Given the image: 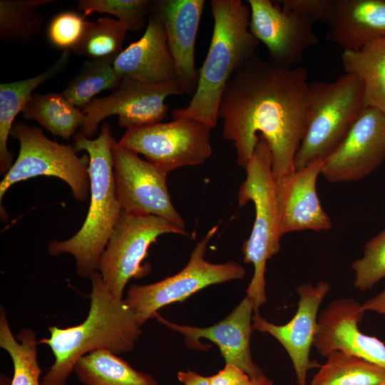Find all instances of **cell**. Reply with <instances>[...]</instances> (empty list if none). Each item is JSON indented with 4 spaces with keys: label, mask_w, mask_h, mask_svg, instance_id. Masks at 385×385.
Listing matches in <instances>:
<instances>
[{
    "label": "cell",
    "mask_w": 385,
    "mask_h": 385,
    "mask_svg": "<svg viewBox=\"0 0 385 385\" xmlns=\"http://www.w3.org/2000/svg\"><path fill=\"white\" fill-rule=\"evenodd\" d=\"M323 160L297 170L276 183V196L280 232L300 230H327L332 222L323 210L316 184L321 174Z\"/></svg>",
    "instance_id": "19"
},
{
    "label": "cell",
    "mask_w": 385,
    "mask_h": 385,
    "mask_svg": "<svg viewBox=\"0 0 385 385\" xmlns=\"http://www.w3.org/2000/svg\"><path fill=\"white\" fill-rule=\"evenodd\" d=\"M90 279V307L84 321L66 328L51 326L49 337L38 341L48 345L54 356L42 385H66L76 364L85 355L98 349L116 354L129 352L140 337L141 326L125 299L113 294L98 271Z\"/></svg>",
    "instance_id": "2"
},
{
    "label": "cell",
    "mask_w": 385,
    "mask_h": 385,
    "mask_svg": "<svg viewBox=\"0 0 385 385\" xmlns=\"http://www.w3.org/2000/svg\"><path fill=\"white\" fill-rule=\"evenodd\" d=\"M210 130L197 120L178 118L127 129L118 143L169 173L180 167L200 165L211 156Z\"/></svg>",
    "instance_id": "10"
},
{
    "label": "cell",
    "mask_w": 385,
    "mask_h": 385,
    "mask_svg": "<svg viewBox=\"0 0 385 385\" xmlns=\"http://www.w3.org/2000/svg\"><path fill=\"white\" fill-rule=\"evenodd\" d=\"M27 120L37 121L53 135L65 140L73 136L86 121V115L72 104L63 93L33 95L22 111Z\"/></svg>",
    "instance_id": "25"
},
{
    "label": "cell",
    "mask_w": 385,
    "mask_h": 385,
    "mask_svg": "<svg viewBox=\"0 0 385 385\" xmlns=\"http://www.w3.org/2000/svg\"><path fill=\"white\" fill-rule=\"evenodd\" d=\"M326 38L343 51H356L385 37V0H334Z\"/></svg>",
    "instance_id": "21"
},
{
    "label": "cell",
    "mask_w": 385,
    "mask_h": 385,
    "mask_svg": "<svg viewBox=\"0 0 385 385\" xmlns=\"http://www.w3.org/2000/svg\"><path fill=\"white\" fill-rule=\"evenodd\" d=\"M272 163L268 144L262 135H259L255 149L245 168L246 178L237 195L239 206H244L251 201L255 208L250 235L242 246L244 262L254 266V274L246 296L253 302L255 314L259 313L260 308L267 301V262L279 252L282 236Z\"/></svg>",
    "instance_id": "5"
},
{
    "label": "cell",
    "mask_w": 385,
    "mask_h": 385,
    "mask_svg": "<svg viewBox=\"0 0 385 385\" xmlns=\"http://www.w3.org/2000/svg\"><path fill=\"white\" fill-rule=\"evenodd\" d=\"M114 68L123 78L145 83L177 81L163 24L151 8L145 33L119 53Z\"/></svg>",
    "instance_id": "20"
},
{
    "label": "cell",
    "mask_w": 385,
    "mask_h": 385,
    "mask_svg": "<svg viewBox=\"0 0 385 385\" xmlns=\"http://www.w3.org/2000/svg\"><path fill=\"white\" fill-rule=\"evenodd\" d=\"M204 6V0L151 1V10L159 16L165 31L177 81L186 96H192L197 87L195 48Z\"/></svg>",
    "instance_id": "18"
},
{
    "label": "cell",
    "mask_w": 385,
    "mask_h": 385,
    "mask_svg": "<svg viewBox=\"0 0 385 385\" xmlns=\"http://www.w3.org/2000/svg\"><path fill=\"white\" fill-rule=\"evenodd\" d=\"M361 308L364 312L370 311L385 315V287L381 292L362 303Z\"/></svg>",
    "instance_id": "36"
},
{
    "label": "cell",
    "mask_w": 385,
    "mask_h": 385,
    "mask_svg": "<svg viewBox=\"0 0 385 385\" xmlns=\"http://www.w3.org/2000/svg\"><path fill=\"white\" fill-rule=\"evenodd\" d=\"M127 31L118 20L109 17L89 21L81 41L72 51L89 59L118 56L123 51Z\"/></svg>",
    "instance_id": "30"
},
{
    "label": "cell",
    "mask_w": 385,
    "mask_h": 385,
    "mask_svg": "<svg viewBox=\"0 0 385 385\" xmlns=\"http://www.w3.org/2000/svg\"><path fill=\"white\" fill-rule=\"evenodd\" d=\"M149 0H79L77 7L83 17L93 12L116 16L128 31H138L147 26L150 13Z\"/></svg>",
    "instance_id": "31"
},
{
    "label": "cell",
    "mask_w": 385,
    "mask_h": 385,
    "mask_svg": "<svg viewBox=\"0 0 385 385\" xmlns=\"http://www.w3.org/2000/svg\"><path fill=\"white\" fill-rule=\"evenodd\" d=\"M254 313L253 302L245 296L240 304L222 321L207 327L182 325L172 322L156 313L154 317L170 329L183 334L188 347L205 349L200 342L206 339L219 348L225 364H234L252 379L263 374L261 369L253 361L250 339Z\"/></svg>",
    "instance_id": "16"
},
{
    "label": "cell",
    "mask_w": 385,
    "mask_h": 385,
    "mask_svg": "<svg viewBox=\"0 0 385 385\" xmlns=\"http://www.w3.org/2000/svg\"><path fill=\"white\" fill-rule=\"evenodd\" d=\"M38 344L36 333L24 328L14 336L6 312L0 309V347L10 356L14 374L10 385H42L41 369L38 361Z\"/></svg>",
    "instance_id": "27"
},
{
    "label": "cell",
    "mask_w": 385,
    "mask_h": 385,
    "mask_svg": "<svg viewBox=\"0 0 385 385\" xmlns=\"http://www.w3.org/2000/svg\"><path fill=\"white\" fill-rule=\"evenodd\" d=\"M178 380L183 385H209V376H205L190 370L178 373Z\"/></svg>",
    "instance_id": "37"
},
{
    "label": "cell",
    "mask_w": 385,
    "mask_h": 385,
    "mask_svg": "<svg viewBox=\"0 0 385 385\" xmlns=\"http://www.w3.org/2000/svg\"><path fill=\"white\" fill-rule=\"evenodd\" d=\"M351 269L354 286L360 291L371 289L385 277V230L364 245L363 256L351 264Z\"/></svg>",
    "instance_id": "32"
},
{
    "label": "cell",
    "mask_w": 385,
    "mask_h": 385,
    "mask_svg": "<svg viewBox=\"0 0 385 385\" xmlns=\"http://www.w3.org/2000/svg\"><path fill=\"white\" fill-rule=\"evenodd\" d=\"M329 291V284L324 281L297 286V309L286 324L270 322L260 313L252 317L253 330L270 334L286 350L293 364L297 385H307L308 372L321 366L310 359V349L317 332L319 309Z\"/></svg>",
    "instance_id": "15"
},
{
    "label": "cell",
    "mask_w": 385,
    "mask_h": 385,
    "mask_svg": "<svg viewBox=\"0 0 385 385\" xmlns=\"http://www.w3.org/2000/svg\"><path fill=\"white\" fill-rule=\"evenodd\" d=\"M69 51L45 71L27 79L0 84V172L6 175L13 165L12 153L8 149V138L16 115L24 111L33 96L34 91L48 80L55 77L67 66Z\"/></svg>",
    "instance_id": "22"
},
{
    "label": "cell",
    "mask_w": 385,
    "mask_h": 385,
    "mask_svg": "<svg viewBox=\"0 0 385 385\" xmlns=\"http://www.w3.org/2000/svg\"><path fill=\"white\" fill-rule=\"evenodd\" d=\"M73 371L84 385H158L150 374L133 369L118 354L106 349L81 358Z\"/></svg>",
    "instance_id": "24"
},
{
    "label": "cell",
    "mask_w": 385,
    "mask_h": 385,
    "mask_svg": "<svg viewBox=\"0 0 385 385\" xmlns=\"http://www.w3.org/2000/svg\"><path fill=\"white\" fill-rule=\"evenodd\" d=\"M175 95H185L177 81L151 83L124 78L111 95L94 98L82 108L86 121L76 134L90 138L98 124L113 115H118L119 125L127 129L160 123L169 108L165 98Z\"/></svg>",
    "instance_id": "11"
},
{
    "label": "cell",
    "mask_w": 385,
    "mask_h": 385,
    "mask_svg": "<svg viewBox=\"0 0 385 385\" xmlns=\"http://www.w3.org/2000/svg\"><path fill=\"white\" fill-rule=\"evenodd\" d=\"M313 376L309 385H381L385 369L353 354L335 350Z\"/></svg>",
    "instance_id": "26"
},
{
    "label": "cell",
    "mask_w": 385,
    "mask_h": 385,
    "mask_svg": "<svg viewBox=\"0 0 385 385\" xmlns=\"http://www.w3.org/2000/svg\"><path fill=\"white\" fill-rule=\"evenodd\" d=\"M364 314L361 304L351 298L329 304L319 314L313 343L317 352L326 357L333 351L342 350L385 369V344L359 329Z\"/></svg>",
    "instance_id": "17"
},
{
    "label": "cell",
    "mask_w": 385,
    "mask_h": 385,
    "mask_svg": "<svg viewBox=\"0 0 385 385\" xmlns=\"http://www.w3.org/2000/svg\"><path fill=\"white\" fill-rule=\"evenodd\" d=\"M217 229L216 225L207 231L179 272L155 283L129 287L124 299L141 327L168 304L182 302L207 287L244 278L245 269L235 261L215 264L205 259L207 245Z\"/></svg>",
    "instance_id": "8"
},
{
    "label": "cell",
    "mask_w": 385,
    "mask_h": 385,
    "mask_svg": "<svg viewBox=\"0 0 385 385\" xmlns=\"http://www.w3.org/2000/svg\"><path fill=\"white\" fill-rule=\"evenodd\" d=\"M282 8L294 12L313 23L326 22L334 0H283Z\"/></svg>",
    "instance_id": "34"
},
{
    "label": "cell",
    "mask_w": 385,
    "mask_h": 385,
    "mask_svg": "<svg viewBox=\"0 0 385 385\" xmlns=\"http://www.w3.org/2000/svg\"><path fill=\"white\" fill-rule=\"evenodd\" d=\"M346 73L362 81L364 107L385 115V37L375 39L356 51L342 53Z\"/></svg>",
    "instance_id": "23"
},
{
    "label": "cell",
    "mask_w": 385,
    "mask_h": 385,
    "mask_svg": "<svg viewBox=\"0 0 385 385\" xmlns=\"http://www.w3.org/2000/svg\"><path fill=\"white\" fill-rule=\"evenodd\" d=\"M89 21L72 11L60 12L51 20L47 29L49 42L64 51L73 50L81 41Z\"/></svg>",
    "instance_id": "33"
},
{
    "label": "cell",
    "mask_w": 385,
    "mask_h": 385,
    "mask_svg": "<svg viewBox=\"0 0 385 385\" xmlns=\"http://www.w3.org/2000/svg\"><path fill=\"white\" fill-rule=\"evenodd\" d=\"M170 233L188 235L185 227L164 218L122 210L98 267V272L115 297L124 299L128 282L148 274L150 267L142 262L149 247L160 235Z\"/></svg>",
    "instance_id": "9"
},
{
    "label": "cell",
    "mask_w": 385,
    "mask_h": 385,
    "mask_svg": "<svg viewBox=\"0 0 385 385\" xmlns=\"http://www.w3.org/2000/svg\"><path fill=\"white\" fill-rule=\"evenodd\" d=\"M307 71L256 54L229 81L218 108L223 137L232 142L245 169L262 135L278 182L295 171L294 159L309 124Z\"/></svg>",
    "instance_id": "1"
},
{
    "label": "cell",
    "mask_w": 385,
    "mask_h": 385,
    "mask_svg": "<svg viewBox=\"0 0 385 385\" xmlns=\"http://www.w3.org/2000/svg\"><path fill=\"white\" fill-rule=\"evenodd\" d=\"M252 379L238 366L225 364L217 374L209 376V385H251Z\"/></svg>",
    "instance_id": "35"
},
{
    "label": "cell",
    "mask_w": 385,
    "mask_h": 385,
    "mask_svg": "<svg viewBox=\"0 0 385 385\" xmlns=\"http://www.w3.org/2000/svg\"><path fill=\"white\" fill-rule=\"evenodd\" d=\"M117 56L89 59L84 62L79 73L62 91L76 107L83 108L98 93L115 90L124 78L114 68Z\"/></svg>",
    "instance_id": "28"
},
{
    "label": "cell",
    "mask_w": 385,
    "mask_h": 385,
    "mask_svg": "<svg viewBox=\"0 0 385 385\" xmlns=\"http://www.w3.org/2000/svg\"><path fill=\"white\" fill-rule=\"evenodd\" d=\"M213 31L198 71L195 93L188 106L172 111L173 119L197 120L210 128L218 119L225 88L232 77L257 53L258 40L250 31V9L241 0H211Z\"/></svg>",
    "instance_id": "3"
},
{
    "label": "cell",
    "mask_w": 385,
    "mask_h": 385,
    "mask_svg": "<svg viewBox=\"0 0 385 385\" xmlns=\"http://www.w3.org/2000/svg\"><path fill=\"white\" fill-rule=\"evenodd\" d=\"M53 0H1L0 38L19 44L29 43L40 33L43 16L37 9Z\"/></svg>",
    "instance_id": "29"
},
{
    "label": "cell",
    "mask_w": 385,
    "mask_h": 385,
    "mask_svg": "<svg viewBox=\"0 0 385 385\" xmlns=\"http://www.w3.org/2000/svg\"><path fill=\"white\" fill-rule=\"evenodd\" d=\"M10 135L19 143L17 158L0 183V202L14 184L38 176L56 177L85 201L90 194L89 157L78 156L73 146L48 139L42 130L24 122L14 123Z\"/></svg>",
    "instance_id": "7"
},
{
    "label": "cell",
    "mask_w": 385,
    "mask_h": 385,
    "mask_svg": "<svg viewBox=\"0 0 385 385\" xmlns=\"http://www.w3.org/2000/svg\"><path fill=\"white\" fill-rule=\"evenodd\" d=\"M251 385H274L273 381L264 374L252 379Z\"/></svg>",
    "instance_id": "38"
},
{
    "label": "cell",
    "mask_w": 385,
    "mask_h": 385,
    "mask_svg": "<svg viewBox=\"0 0 385 385\" xmlns=\"http://www.w3.org/2000/svg\"><path fill=\"white\" fill-rule=\"evenodd\" d=\"M110 125L104 123L95 139L75 134L76 152L85 150L89 157L90 205L80 230L66 240H54L47 246L57 256L68 253L76 260V272L91 277L98 271L99 260L106 249L122 211L117 198L112 148L115 142Z\"/></svg>",
    "instance_id": "4"
},
{
    "label": "cell",
    "mask_w": 385,
    "mask_h": 385,
    "mask_svg": "<svg viewBox=\"0 0 385 385\" xmlns=\"http://www.w3.org/2000/svg\"><path fill=\"white\" fill-rule=\"evenodd\" d=\"M385 159V115L364 107L339 145L322 163L321 174L330 183L356 181Z\"/></svg>",
    "instance_id": "13"
},
{
    "label": "cell",
    "mask_w": 385,
    "mask_h": 385,
    "mask_svg": "<svg viewBox=\"0 0 385 385\" xmlns=\"http://www.w3.org/2000/svg\"><path fill=\"white\" fill-rule=\"evenodd\" d=\"M112 154L116 195L122 210L155 215L185 227L168 190V173L120 146L116 140Z\"/></svg>",
    "instance_id": "12"
},
{
    "label": "cell",
    "mask_w": 385,
    "mask_h": 385,
    "mask_svg": "<svg viewBox=\"0 0 385 385\" xmlns=\"http://www.w3.org/2000/svg\"><path fill=\"white\" fill-rule=\"evenodd\" d=\"M247 4L250 31L266 46L271 61L295 67L304 52L319 42L312 21L270 0H248Z\"/></svg>",
    "instance_id": "14"
},
{
    "label": "cell",
    "mask_w": 385,
    "mask_h": 385,
    "mask_svg": "<svg viewBox=\"0 0 385 385\" xmlns=\"http://www.w3.org/2000/svg\"><path fill=\"white\" fill-rule=\"evenodd\" d=\"M310 118L294 159L295 170L324 160L342 142L364 108L363 84L345 73L332 82L309 84Z\"/></svg>",
    "instance_id": "6"
},
{
    "label": "cell",
    "mask_w": 385,
    "mask_h": 385,
    "mask_svg": "<svg viewBox=\"0 0 385 385\" xmlns=\"http://www.w3.org/2000/svg\"><path fill=\"white\" fill-rule=\"evenodd\" d=\"M381 385H385V383H384V384H381Z\"/></svg>",
    "instance_id": "39"
}]
</instances>
